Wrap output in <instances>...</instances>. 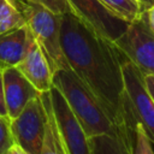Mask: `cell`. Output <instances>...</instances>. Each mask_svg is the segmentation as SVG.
Masks as SVG:
<instances>
[{"label": "cell", "mask_w": 154, "mask_h": 154, "mask_svg": "<svg viewBox=\"0 0 154 154\" xmlns=\"http://www.w3.org/2000/svg\"><path fill=\"white\" fill-rule=\"evenodd\" d=\"M14 143L11 134V119L0 116V154H5L7 149Z\"/></svg>", "instance_id": "cell-17"}, {"label": "cell", "mask_w": 154, "mask_h": 154, "mask_svg": "<svg viewBox=\"0 0 154 154\" xmlns=\"http://www.w3.org/2000/svg\"><path fill=\"white\" fill-rule=\"evenodd\" d=\"M19 1L42 5L43 7L58 14H65L69 12H73L67 0H19Z\"/></svg>", "instance_id": "cell-18"}, {"label": "cell", "mask_w": 154, "mask_h": 154, "mask_svg": "<svg viewBox=\"0 0 154 154\" xmlns=\"http://www.w3.org/2000/svg\"><path fill=\"white\" fill-rule=\"evenodd\" d=\"M0 71H1V70H0Z\"/></svg>", "instance_id": "cell-24"}, {"label": "cell", "mask_w": 154, "mask_h": 154, "mask_svg": "<svg viewBox=\"0 0 154 154\" xmlns=\"http://www.w3.org/2000/svg\"><path fill=\"white\" fill-rule=\"evenodd\" d=\"M0 116H7V108H6V102H5V94H4V85H2V75L0 71Z\"/></svg>", "instance_id": "cell-20"}, {"label": "cell", "mask_w": 154, "mask_h": 154, "mask_svg": "<svg viewBox=\"0 0 154 154\" xmlns=\"http://www.w3.org/2000/svg\"><path fill=\"white\" fill-rule=\"evenodd\" d=\"M102 5L116 17L130 23L141 16V4L138 0H100Z\"/></svg>", "instance_id": "cell-15"}, {"label": "cell", "mask_w": 154, "mask_h": 154, "mask_svg": "<svg viewBox=\"0 0 154 154\" xmlns=\"http://www.w3.org/2000/svg\"><path fill=\"white\" fill-rule=\"evenodd\" d=\"M132 154H154L152 142L149 141L143 128L135 120L134 124V143Z\"/></svg>", "instance_id": "cell-16"}, {"label": "cell", "mask_w": 154, "mask_h": 154, "mask_svg": "<svg viewBox=\"0 0 154 154\" xmlns=\"http://www.w3.org/2000/svg\"><path fill=\"white\" fill-rule=\"evenodd\" d=\"M124 90L134 119L143 128L149 141L154 143V101L148 93L143 75L124 55L122 63Z\"/></svg>", "instance_id": "cell-5"}, {"label": "cell", "mask_w": 154, "mask_h": 154, "mask_svg": "<svg viewBox=\"0 0 154 154\" xmlns=\"http://www.w3.org/2000/svg\"><path fill=\"white\" fill-rule=\"evenodd\" d=\"M141 17L144 19V22L148 24V26L150 28V30L154 32V5L153 6H149L146 10H143L141 12Z\"/></svg>", "instance_id": "cell-19"}, {"label": "cell", "mask_w": 154, "mask_h": 154, "mask_svg": "<svg viewBox=\"0 0 154 154\" xmlns=\"http://www.w3.org/2000/svg\"><path fill=\"white\" fill-rule=\"evenodd\" d=\"M24 24L18 0H0V34L16 30Z\"/></svg>", "instance_id": "cell-14"}, {"label": "cell", "mask_w": 154, "mask_h": 154, "mask_svg": "<svg viewBox=\"0 0 154 154\" xmlns=\"http://www.w3.org/2000/svg\"><path fill=\"white\" fill-rule=\"evenodd\" d=\"M114 45L143 76L154 75V32L141 16L128 24Z\"/></svg>", "instance_id": "cell-4"}, {"label": "cell", "mask_w": 154, "mask_h": 154, "mask_svg": "<svg viewBox=\"0 0 154 154\" xmlns=\"http://www.w3.org/2000/svg\"><path fill=\"white\" fill-rule=\"evenodd\" d=\"M16 67L41 94L48 93L53 87V70L34 36L24 58Z\"/></svg>", "instance_id": "cell-11"}, {"label": "cell", "mask_w": 154, "mask_h": 154, "mask_svg": "<svg viewBox=\"0 0 154 154\" xmlns=\"http://www.w3.org/2000/svg\"><path fill=\"white\" fill-rule=\"evenodd\" d=\"M31 40L32 35L26 24L0 34V70L17 66L24 58Z\"/></svg>", "instance_id": "cell-12"}, {"label": "cell", "mask_w": 154, "mask_h": 154, "mask_svg": "<svg viewBox=\"0 0 154 154\" xmlns=\"http://www.w3.org/2000/svg\"><path fill=\"white\" fill-rule=\"evenodd\" d=\"M46 125L47 111L40 94L16 118L11 119V134L14 143L29 154H40Z\"/></svg>", "instance_id": "cell-6"}, {"label": "cell", "mask_w": 154, "mask_h": 154, "mask_svg": "<svg viewBox=\"0 0 154 154\" xmlns=\"http://www.w3.org/2000/svg\"><path fill=\"white\" fill-rule=\"evenodd\" d=\"M41 97H42L45 108L47 111V125H46L40 154H66L57 123H55L54 113H53L51 100H49V94L42 93Z\"/></svg>", "instance_id": "cell-13"}, {"label": "cell", "mask_w": 154, "mask_h": 154, "mask_svg": "<svg viewBox=\"0 0 154 154\" xmlns=\"http://www.w3.org/2000/svg\"><path fill=\"white\" fill-rule=\"evenodd\" d=\"M19 7L31 35L46 54L52 70L69 67L60 45L61 17L38 4L19 1Z\"/></svg>", "instance_id": "cell-3"}, {"label": "cell", "mask_w": 154, "mask_h": 154, "mask_svg": "<svg viewBox=\"0 0 154 154\" xmlns=\"http://www.w3.org/2000/svg\"><path fill=\"white\" fill-rule=\"evenodd\" d=\"M140 4H141V10H146L148 8L149 6H153L154 5V0H140Z\"/></svg>", "instance_id": "cell-23"}, {"label": "cell", "mask_w": 154, "mask_h": 154, "mask_svg": "<svg viewBox=\"0 0 154 154\" xmlns=\"http://www.w3.org/2000/svg\"><path fill=\"white\" fill-rule=\"evenodd\" d=\"M53 85L63 94L88 137L114 132L116 123L70 67H59L53 71Z\"/></svg>", "instance_id": "cell-2"}, {"label": "cell", "mask_w": 154, "mask_h": 154, "mask_svg": "<svg viewBox=\"0 0 154 154\" xmlns=\"http://www.w3.org/2000/svg\"><path fill=\"white\" fill-rule=\"evenodd\" d=\"M143 79H144V85L154 101V75H146L143 76Z\"/></svg>", "instance_id": "cell-21"}, {"label": "cell", "mask_w": 154, "mask_h": 154, "mask_svg": "<svg viewBox=\"0 0 154 154\" xmlns=\"http://www.w3.org/2000/svg\"><path fill=\"white\" fill-rule=\"evenodd\" d=\"M1 75L7 116L10 119H13L32 99L37 97L41 93L16 66L1 70Z\"/></svg>", "instance_id": "cell-10"}, {"label": "cell", "mask_w": 154, "mask_h": 154, "mask_svg": "<svg viewBox=\"0 0 154 154\" xmlns=\"http://www.w3.org/2000/svg\"><path fill=\"white\" fill-rule=\"evenodd\" d=\"M55 123L66 154H90L89 137L67 105L63 94L53 85L48 91Z\"/></svg>", "instance_id": "cell-7"}, {"label": "cell", "mask_w": 154, "mask_h": 154, "mask_svg": "<svg viewBox=\"0 0 154 154\" xmlns=\"http://www.w3.org/2000/svg\"><path fill=\"white\" fill-rule=\"evenodd\" d=\"M134 124L135 119L126 97L124 118L116 123L114 132L89 137L90 154H132Z\"/></svg>", "instance_id": "cell-9"}, {"label": "cell", "mask_w": 154, "mask_h": 154, "mask_svg": "<svg viewBox=\"0 0 154 154\" xmlns=\"http://www.w3.org/2000/svg\"><path fill=\"white\" fill-rule=\"evenodd\" d=\"M73 13L111 41H116L126 29L128 22L111 13L100 0H67Z\"/></svg>", "instance_id": "cell-8"}, {"label": "cell", "mask_w": 154, "mask_h": 154, "mask_svg": "<svg viewBox=\"0 0 154 154\" xmlns=\"http://www.w3.org/2000/svg\"><path fill=\"white\" fill-rule=\"evenodd\" d=\"M5 154H29V153H28L25 149H23L20 146L13 143V144L7 149V152H6Z\"/></svg>", "instance_id": "cell-22"}, {"label": "cell", "mask_w": 154, "mask_h": 154, "mask_svg": "<svg viewBox=\"0 0 154 154\" xmlns=\"http://www.w3.org/2000/svg\"><path fill=\"white\" fill-rule=\"evenodd\" d=\"M138 1H140V0H138Z\"/></svg>", "instance_id": "cell-25"}, {"label": "cell", "mask_w": 154, "mask_h": 154, "mask_svg": "<svg viewBox=\"0 0 154 154\" xmlns=\"http://www.w3.org/2000/svg\"><path fill=\"white\" fill-rule=\"evenodd\" d=\"M60 45L69 67L102 103L113 123L125 114L124 54L73 12L63 14Z\"/></svg>", "instance_id": "cell-1"}]
</instances>
